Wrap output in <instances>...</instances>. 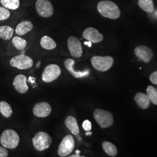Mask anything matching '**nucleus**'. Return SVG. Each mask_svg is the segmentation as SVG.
Here are the masks:
<instances>
[{
	"instance_id": "5",
	"label": "nucleus",
	"mask_w": 157,
	"mask_h": 157,
	"mask_svg": "<svg viewBox=\"0 0 157 157\" xmlns=\"http://www.w3.org/2000/svg\"><path fill=\"white\" fill-rule=\"evenodd\" d=\"M113 59L112 56H94L91 59V63L93 67L100 72H105L113 64Z\"/></svg>"
},
{
	"instance_id": "7",
	"label": "nucleus",
	"mask_w": 157,
	"mask_h": 157,
	"mask_svg": "<svg viewBox=\"0 0 157 157\" xmlns=\"http://www.w3.org/2000/svg\"><path fill=\"white\" fill-rule=\"evenodd\" d=\"M75 146V142L72 135L66 136L61 142L58 150V154L61 157L68 156L72 152Z\"/></svg>"
},
{
	"instance_id": "19",
	"label": "nucleus",
	"mask_w": 157,
	"mask_h": 157,
	"mask_svg": "<svg viewBox=\"0 0 157 157\" xmlns=\"http://www.w3.org/2000/svg\"><path fill=\"white\" fill-rule=\"evenodd\" d=\"M40 45L43 48L48 50H54L56 47V41L47 36H44L41 39Z\"/></svg>"
},
{
	"instance_id": "30",
	"label": "nucleus",
	"mask_w": 157,
	"mask_h": 157,
	"mask_svg": "<svg viewBox=\"0 0 157 157\" xmlns=\"http://www.w3.org/2000/svg\"><path fill=\"white\" fill-rule=\"evenodd\" d=\"M150 80L153 84H157V71L152 73L150 77Z\"/></svg>"
},
{
	"instance_id": "28",
	"label": "nucleus",
	"mask_w": 157,
	"mask_h": 157,
	"mask_svg": "<svg viewBox=\"0 0 157 157\" xmlns=\"http://www.w3.org/2000/svg\"><path fill=\"white\" fill-rule=\"evenodd\" d=\"M83 128L86 131H90L91 129V124L89 120H85L83 123Z\"/></svg>"
},
{
	"instance_id": "22",
	"label": "nucleus",
	"mask_w": 157,
	"mask_h": 157,
	"mask_svg": "<svg viewBox=\"0 0 157 157\" xmlns=\"http://www.w3.org/2000/svg\"><path fill=\"white\" fill-rule=\"evenodd\" d=\"M12 109L11 105L6 101L0 102V112L5 118H10L12 115Z\"/></svg>"
},
{
	"instance_id": "3",
	"label": "nucleus",
	"mask_w": 157,
	"mask_h": 157,
	"mask_svg": "<svg viewBox=\"0 0 157 157\" xmlns=\"http://www.w3.org/2000/svg\"><path fill=\"white\" fill-rule=\"evenodd\" d=\"M34 148L39 151H43L50 147L52 139L50 135L44 132H39L32 139Z\"/></svg>"
},
{
	"instance_id": "15",
	"label": "nucleus",
	"mask_w": 157,
	"mask_h": 157,
	"mask_svg": "<svg viewBox=\"0 0 157 157\" xmlns=\"http://www.w3.org/2000/svg\"><path fill=\"white\" fill-rule=\"evenodd\" d=\"M75 61L72 59H67L64 62V65L66 69L73 77L76 78H80L84 76H87L89 75V71L88 70H85L84 71H75L73 67Z\"/></svg>"
},
{
	"instance_id": "21",
	"label": "nucleus",
	"mask_w": 157,
	"mask_h": 157,
	"mask_svg": "<svg viewBox=\"0 0 157 157\" xmlns=\"http://www.w3.org/2000/svg\"><path fill=\"white\" fill-rule=\"evenodd\" d=\"M102 148L109 156L115 157L117 155L118 150L117 147L109 141H104L102 143Z\"/></svg>"
},
{
	"instance_id": "24",
	"label": "nucleus",
	"mask_w": 157,
	"mask_h": 157,
	"mask_svg": "<svg viewBox=\"0 0 157 157\" xmlns=\"http://www.w3.org/2000/svg\"><path fill=\"white\" fill-rule=\"evenodd\" d=\"M0 2L2 6L11 10H16L20 6L19 0H0Z\"/></svg>"
},
{
	"instance_id": "4",
	"label": "nucleus",
	"mask_w": 157,
	"mask_h": 157,
	"mask_svg": "<svg viewBox=\"0 0 157 157\" xmlns=\"http://www.w3.org/2000/svg\"><path fill=\"white\" fill-rule=\"evenodd\" d=\"M94 118L102 129L111 127L113 124V117L109 111L97 109L94 112Z\"/></svg>"
},
{
	"instance_id": "6",
	"label": "nucleus",
	"mask_w": 157,
	"mask_h": 157,
	"mask_svg": "<svg viewBox=\"0 0 157 157\" xmlns=\"http://www.w3.org/2000/svg\"><path fill=\"white\" fill-rule=\"evenodd\" d=\"M10 65L12 67L19 69H28L33 65V61L30 57L23 54L13 56L10 60Z\"/></svg>"
},
{
	"instance_id": "8",
	"label": "nucleus",
	"mask_w": 157,
	"mask_h": 157,
	"mask_svg": "<svg viewBox=\"0 0 157 157\" xmlns=\"http://www.w3.org/2000/svg\"><path fill=\"white\" fill-rule=\"evenodd\" d=\"M61 73L60 67L56 64H51L45 67L42 73V80L46 83H50L56 80Z\"/></svg>"
},
{
	"instance_id": "13",
	"label": "nucleus",
	"mask_w": 157,
	"mask_h": 157,
	"mask_svg": "<svg viewBox=\"0 0 157 157\" xmlns=\"http://www.w3.org/2000/svg\"><path fill=\"white\" fill-rule=\"evenodd\" d=\"M135 54L136 56L145 63H148L153 57L152 51L148 47L144 45L137 46L135 50Z\"/></svg>"
},
{
	"instance_id": "16",
	"label": "nucleus",
	"mask_w": 157,
	"mask_h": 157,
	"mask_svg": "<svg viewBox=\"0 0 157 157\" xmlns=\"http://www.w3.org/2000/svg\"><path fill=\"white\" fill-rule=\"evenodd\" d=\"M65 124L73 135L77 136L78 135L80 132L77 120L75 117L72 116L67 117L65 121Z\"/></svg>"
},
{
	"instance_id": "1",
	"label": "nucleus",
	"mask_w": 157,
	"mask_h": 157,
	"mask_svg": "<svg viewBox=\"0 0 157 157\" xmlns=\"http://www.w3.org/2000/svg\"><path fill=\"white\" fill-rule=\"evenodd\" d=\"M97 10L102 17L111 19H117L121 16L118 6L111 1H102L97 5Z\"/></svg>"
},
{
	"instance_id": "29",
	"label": "nucleus",
	"mask_w": 157,
	"mask_h": 157,
	"mask_svg": "<svg viewBox=\"0 0 157 157\" xmlns=\"http://www.w3.org/2000/svg\"><path fill=\"white\" fill-rule=\"evenodd\" d=\"M8 156V151L6 147L0 146V157H6Z\"/></svg>"
},
{
	"instance_id": "25",
	"label": "nucleus",
	"mask_w": 157,
	"mask_h": 157,
	"mask_svg": "<svg viewBox=\"0 0 157 157\" xmlns=\"http://www.w3.org/2000/svg\"><path fill=\"white\" fill-rule=\"evenodd\" d=\"M12 44L17 50L22 51L27 45V41L20 37H15L12 39Z\"/></svg>"
},
{
	"instance_id": "20",
	"label": "nucleus",
	"mask_w": 157,
	"mask_h": 157,
	"mask_svg": "<svg viewBox=\"0 0 157 157\" xmlns=\"http://www.w3.org/2000/svg\"><path fill=\"white\" fill-rule=\"evenodd\" d=\"M14 29L9 26H0V39L4 40L11 39L13 34Z\"/></svg>"
},
{
	"instance_id": "12",
	"label": "nucleus",
	"mask_w": 157,
	"mask_h": 157,
	"mask_svg": "<svg viewBox=\"0 0 157 157\" xmlns=\"http://www.w3.org/2000/svg\"><path fill=\"white\" fill-rule=\"evenodd\" d=\"M52 108L50 105L46 102H41L34 105L33 114L39 118H45L50 115Z\"/></svg>"
},
{
	"instance_id": "34",
	"label": "nucleus",
	"mask_w": 157,
	"mask_h": 157,
	"mask_svg": "<svg viewBox=\"0 0 157 157\" xmlns=\"http://www.w3.org/2000/svg\"><path fill=\"white\" fill-rule=\"evenodd\" d=\"M91 135H92V133H91V132H89V131H87V132H86V135H87V136Z\"/></svg>"
},
{
	"instance_id": "2",
	"label": "nucleus",
	"mask_w": 157,
	"mask_h": 157,
	"mask_svg": "<svg viewBox=\"0 0 157 157\" xmlns=\"http://www.w3.org/2000/svg\"><path fill=\"white\" fill-rule=\"evenodd\" d=\"M19 136L17 132L12 129H7L3 132L0 137L1 145L8 149L16 148L19 143Z\"/></svg>"
},
{
	"instance_id": "27",
	"label": "nucleus",
	"mask_w": 157,
	"mask_h": 157,
	"mask_svg": "<svg viewBox=\"0 0 157 157\" xmlns=\"http://www.w3.org/2000/svg\"><path fill=\"white\" fill-rule=\"evenodd\" d=\"M11 15L10 11L4 6H0V21H4L8 19Z\"/></svg>"
},
{
	"instance_id": "23",
	"label": "nucleus",
	"mask_w": 157,
	"mask_h": 157,
	"mask_svg": "<svg viewBox=\"0 0 157 157\" xmlns=\"http://www.w3.org/2000/svg\"><path fill=\"white\" fill-rule=\"evenodd\" d=\"M138 4L141 8L148 13H152L154 6L152 0H139Z\"/></svg>"
},
{
	"instance_id": "18",
	"label": "nucleus",
	"mask_w": 157,
	"mask_h": 157,
	"mask_svg": "<svg viewBox=\"0 0 157 157\" xmlns=\"http://www.w3.org/2000/svg\"><path fill=\"white\" fill-rule=\"evenodd\" d=\"M137 104L143 109H147L150 104V100L146 94L143 93H137L135 97Z\"/></svg>"
},
{
	"instance_id": "35",
	"label": "nucleus",
	"mask_w": 157,
	"mask_h": 157,
	"mask_svg": "<svg viewBox=\"0 0 157 157\" xmlns=\"http://www.w3.org/2000/svg\"><path fill=\"white\" fill-rule=\"evenodd\" d=\"M40 63H41V62H40V61L38 62V63H37V65H36V67H37V68H38V67H39L40 66Z\"/></svg>"
},
{
	"instance_id": "33",
	"label": "nucleus",
	"mask_w": 157,
	"mask_h": 157,
	"mask_svg": "<svg viewBox=\"0 0 157 157\" xmlns=\"http://www.w3.org/2000/svg\"><path fill=\"white\" fill-rule=\"evenodd\" d=\"M69 157H81L80 155H79L78 154H75V155H71V156H69Z\"/></svg>"
},
{
	"instance_id": "17",
	"label": "nucleus",
	"mask_w": 157,
	"mask_h": 157,
	"mask_svg": "<svg viewBox=\"0 0 157 157\" xmlns=\"http://www.w3.org/2000/svg\"><path fill=\"white\" fill-rule=\"evenodd\" d=\"M33 28V25L30 21H23L17 25L15 32L19 36H23L30 32Z\"/></svg>"
},
{
	"instance_id": "9",
	"label": "nucleus",
	"mask_w": 157,
	"mask_h": 157,
	"mask_svg": "<svg viewBox=\"0 0 157 157\" xmlns=\"http://www.w3.org/2000/svg\"><path fill=\"white\" fill-rule=\"evenodd\" d=\"M37 13L43 17H49L54 13V8L48 0H37L35 4Z\"/></svg>"
},
{
	"instance_id": "10",
	"label": "nucleus",
	"mask_w": 157,
	"mask_h": 157,
	"mask_svg": "<svg viewBox=\"0 0 157 157\" xmlns=\"http://www.w3.org/2000/svg\"><path fill=\"white\" fill-rule=\"evenodd\" d=\"M67 48L71 55L74 58H80L83 54V48L80 41L75 36H71L67 41Z\"/></svg>"
},
{
	"instance_id": "32",
	"label": "nucleus",
	"mask_w": 157,
	"mask_h": 157,
	"mask_svg": "<svg viewBox=\"0 0 157 157\" xmlns=\"http://www.w3.org/2000/svg\"><path fill=\"white\" fill-rule=\"evenodd\" d=\"M35 80H36V78H33V77H29V82H31L32 83H33Z\"/></svg>"
},
{
	"instance_id": "14",
	"label": "nucleus",
	"mask_w": 157,
	"mask_h": 157,
	"mask_svg": "<svg viewBox=\"0 0 157 157\" xmlns=\"http://www.w3.org/2000/svg\"><path fill=\"white\" fill-rule=\"evenodd\" d=\"M27 78L23 75H18L15 78L13 82V86L17 92L21 94L26 93L29 90L28 86L26 83Z\"/></svg>"
},
{
	"instance_id": "11",
	"label": "nucleus",
	"mask_w": 157,
	"mask_h": 157,
	"mask_svg": "<svg viewBox=\"0 0 157 157\" xmlns=\"http://www.w3.org/2000/svg\"><path fill=\"white\" fill-rule=\"evenodd\" d=\"M83 37L91 43H98L104 39L103 35L94 28H86L83 32Z\"/></svg>"
},
{
	"instance_id": "31",
	"label": "nucleus",
	"mask_w": 157,
	"mask_h": 157,
	"mask_svg": "<svg viewBox=\"0 0 157 157\" xmlns=\"http://www.w3.org/2000/svg\"><path fill=\"white\" fill-rule=\"evenodd\" d=\"M84 44L85 45H88L89 47H91V43L90 41H85L84 43Z\"/></svg>"
},
{
	"instance_id": "26",
	"label": "nucleus",
	"mask_w": 157,
	"mask_h": 157,
	"mask_svg": "<svg viewBox=\"0 0 157 157\" xmlns=\"http://www.w3.org/2000/svg\"><path fill=\"white\" fill-rule=\"evenodd\" d=\"M147 95L152 104L157 105V91L153 86H149L147 87Z\"/></svg>"
}]
</instances>
